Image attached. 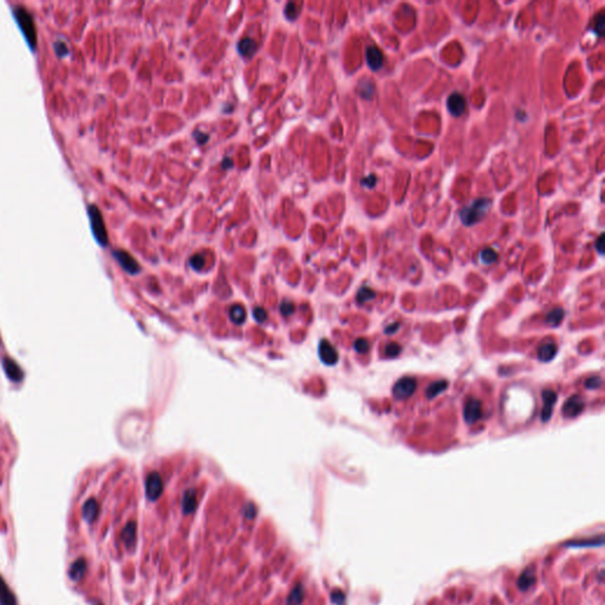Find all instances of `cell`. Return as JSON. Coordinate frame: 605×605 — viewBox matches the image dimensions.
Returning <instances> with one entry per match:
<instances>
[{
	"mask_svg": "<svg viewBox=\"0 0 605 605\" xmlns=\"http://www.w3.org/2000/svg\"><path fill=\"white\" fill-rule=\"evenodd\" d=\"M98 513H100V506L95 499H89L85 501L82 508V516L83 519L88 523H92L97 519Z\"/></svg>",
	"mask_w": 605,
	"mask_h": 605,
	"instance_id": "cell-14",
	"label": "cell"
},
{
	"mask_svg": "<svg viewBox=\"0 0 605 605\" xmlns=\"http://www.w3.org/2000/svg\"><path fill=\"white\" fill-rule=\"evenodd\" d=\"M375 297H376L375 291L369 289V287H362V289L358 291V293H357V302H358L359 304H364V302L374 299Z\"/></svg>",
	"mask_w": 605,
	"mask_h": 605,
	"instance_id": "cell-26",
	"label": "cell"
},
{
	"mask_svg": "<svg viewBox=\"0 0 605 605\" xmlns=\"http://www.w3.org/2000/svg\"><path fill=\"white\" fill-rule=\"evenodd\" d=\"M358 90L360 95H362V97L371 98L372 94H374V85H372V83L369 82V81H362V82L359 83Z\"/></svg>",
	"mask_w": 605,
	"mask_h": 605,
	"instance_id": "cell-28",
	"label": "cell"
},
{
	"mask_svg": "<svg viewBox=\"0 0 605 605\" xmlns=\"http://www.w3.org/2000/svg\"><path fill=\"white\" fill-rule=\"evenodd\" d=\"M197 505L196 492L193 488H189L185 492L182 499V511L185 514H191L195 511Z\"/></svg>",
	"mask_w": 605,
	"mask_h": 605,
	"instance_id": "cell-18",
	"label": "cell"
},
{
	"mask_svg": "<svg viewBox=\"0 0 605 605\" xmlns=\"http://www.w3.org/2000/svg\"><path fill=\"white\" fill-rule=\"evenodd\" d=\"M398 327H400V325H398L397 323H394V324L389 325V327H386V328H385V332L386 334H392V333H395V332H396V331L398 330Z\"/></svg>",
	"mask_w": 605,
	"mask_h": 605,
	"instance_id": "cell-44",
	"label": "cell"
},
{
	"mask_svg": "<svg viewBox=\"0 0 605 605\" xmlns=\"http://www.w3.org/2000/svg\"><path fill=\"white\" fill-rule=\"evenodd\" d=\"M603 247H604V234H601V237L598 238L597 243H596V248H597V251L599 252V254H603Z\"/></svg>",
	"mask_w": 605,
	"mask_h": 605,
	"instance_id": "cell-43",
	"label": "cell"
},
{
	"mask_svg": "<svg viewBox=\"0 0 605 605\" xmlns=\"http://www.w3.org/2000/svg\"><path fill=\"white\" fill-rule=\"evenodd\" d=\"M232 165H233V162H232L231 159H225L222 161V168H225V169H227V168H229V167H232Z\"/></svg>",
	"mask_w": 605,
	"mask_h": 605,
	"instance_id": "cell-45",
	"label": "cell"
},
{
	"mask_svg": "<svg viewBox=\"0 0 605 605\" xmlns=\"http://www.w3.org/2000/svg\"><path fill=\"white\" fill-rule=\"evenodd\" d=\"M162 492H164V481H162L161 475L156 472H151L148 474L147 479H145V495L150 501H155L161 496Z\"/></svg>",
	"mask_w": 605,
	"mask_h": 605,
	"instance_id": "cell-4",
	"label": "cell"
},
{
	"mask_svg": "<svg viewBox=\"0 0 605 605\" xmlns=\"http://www.w3.org/2000/svg\"><path fill=\"white\" fill-rule=\"evenodd\" d=\"M189 264H191V266L193 267L194 270H196V271H200V270H201L202 267L205 266V258H203V255H201V254H195V255H193V257L191 258V260H189Z\"/></svg>",
	"mask_w": 605,
	"mask_h": 605,
	"instance_id": "cell-32",
	"label": "cell"
},
{
	"mask_svg": "<svg viewBox=\"0 0 605 605\" xmlns=\"http://www.w3.org/2000/svg\"><path fill=\"white\" fill-rule=\"evenodd\" d=\"M193 136H194V138H195V141L199 144L207 143V141H208V138H209V136L207 135V134L201 133V132H195V133L193 134Z\"/></svg>",
	"mask_w": 605,
	"mask_h": 605,
	"instance_id": "cell-41",
	"label": "cell"
},
{
	"mask_svg": "<svg viewBox=\"0 0 605 605\" xmlns=\"http://www.w3.org/2000/svg\"><path fill=\"white\" fill-rule=\"evenodd\" d=\"M122 542L128 550H133L136 545V522H129L124 526L123 531L121 533Z\"/></svg>",
	"mask_w": 605,
	"mask_h": 605,
	"instance_id": "cell-13",
	"label": "cell"
},
{
	"mask_svg": "<svg viewBox=\"0 0 605 605\" xmlns=\"http://www.w3.org/2000/svg\"><path fill=\"white\" fill-rule=\"evenodd\" d=\"M4 368H5V371H6L7 376L10 377L12 381H14V382H18V381H20L23 378L22 369L19 368V365L17 364L14 360L10 359V358H5Z\"/></svg>",
	"mask_w": 605,
	"mask_h": 605,
	"instance_id": "cell-22",
	"label": "cell"
},
{
	"mask_svg": "<svg viewBox=\"0 0 605 605\" xmlns=\"http://www.w3.org/2000/svg\"><path fill=\"white\" fill-rule=\"evenodd\" d=\"M112 254L113 258L117 260V263L121 265L122 269L129 273V275H138L139 270H141L139 264L130 253L123 251V249H116V251H113Z\"/></svg>",
	"mask_w": 605,
	"mask_h": 605,
	"instance_id": "cell-6",
	"label": "cell"
},
{
	"mask_svg": "<svg viewBox=\"0 0 605 605\" xmlns=\"http://www.w3.org/2000/svg\"><path fill=\"white\" fill-rule=\"evenodd\" d=\"M482 416V402L478 398H469L464 410V418L468 424L475 423Z\"/></svg>",
	"mask_w": 605,
	"mask_h": 605,
	"instance_id": "cell-8",
	"label": "cell"
},
{
	"mask_svg": "<svg viewBox=\"0 0 605 605\" xmlns=\"http://www.w3.org/2000/svg\"><path fill=\"white\" fill-rule=\"evenodd\" d=\"M304 587L302 585H296L295 589L292 590V591L290 592L289 597H287L286 601V605H301L302 603V599H304Z\"/></svg>",
	"mask_w": 605,
	"mask_h": 605,
	"instance_id": "cell-24",
	"label": "cell"
},
{
	"mask_svg": "<svg viewBox=\"0 0 605 605\" xmlns=\"http://www.w3.org/2000/svg\"><path fill=\"white\" fill-rule=\"evenodd\" d=\"M496 258H498V254L492 248H485L484 251L480 253V259H481L482 263L486 265L493 264L494 261L496 260Z\"/></svg>",
	"mask_w": 605,
	"mask_h": 605,
	"instance_id": "cell-27",
	"label": "cell"
},
{
	"mask_svg": "<svg viewBox=\"0 0 605 605\" xmlns=\"http://www.w3.org/2000/svg\"><path fill=\"white\" fill-rule=\"evenodd\" d=\"M536 583V574H534V569L528 567L522 572V576L518 579V587L522 591H526Z\"/></svg>",
	"mask_w": 605,
	"mask_h": 605,
	"instance_id": "cell-20",
	"label": "cell"
},
{
	"mask_svg": "<svg viewBox=\"0 0 605 605\" xmlns=\"http://www.w3.org/2000/svg\"><path fill=\"white\" fill-rule=\"evenodd\" d=\"M604 12L602 11V12L598 13V16L596 17L595 20V31L596 33L598 34L599 37L603 34V30H604Z\"/></svg>",
	"mask_w": 605,
	"mask_h": 605,
	"instance_id": "cell-33",
	"label": "cell"
},
{
	"mask_svg": "<svg viewBox=\"0 0 605 605\" xmlns=\"http://www.w3.org/2000/svg\"><path fill=\"white\" fill-rule=\"evenodd\" d=\"M375 185H376V177H375V175H369L362 180V186H364L366 188H372Z\"/></svg>",
	"mask_w": 605,
	"mask_h": 605,
	"instance_id": "cell-42",
	"label": "cell"
},
{
	"mask_svg": "<svg viewBox=\"0 0 605 605\" xmlns=\"http://www.w3.org/2000/svg\"><path fill=\"white\" fill-rule=\"evenodd\" d=\"M319 357L322 362L327 365H334L338 362L339 356L334 347L328 339H323L319 343Z\"/></svg>",
	"mask_w": 605,
	"mask_h": 605,
	"instance_id": "cell-9",
	"label": "cell"
},
{
	"mask_svg": "<svg viewBox=\"0 0 605 605\" xmlns=\"http://www.w3.org/2000/svg\"><path fill=\"white\" fill-rule=\"evenodd\" d=\"M253 317H254V319L258 323H264L267 319V312L263 307L257 306L253 310Z\"/></svg>",
	"mask_w": 605,
	"mask_h": 605,
	"instance_id": "cell-35",
	"label": "cell"
},
{
	"mask_svg": "<svg viewBox=\"0 0 605 605\" xmlns=\"http://www.w3.org/2000/svg\"><path fill=\"white\" fill-rule=\"evenodd\" d=\"M85 571H86L85 559H84L83 557L78 558V559H76L74 563L71 564V566H70V570H69L70 579L74 581L81 580L84 577V575H85Z\"/></svg>",
	"mask_w": 605,
	"mask_h": 605,
	"instance_id": "cell-16",
	"label": "cell"
},
{
	"mask_svg": "<svg viewBox=\"0 0 605 605\" xmlns=\"http://www.w3.org/2000/svg\"><path fill=\"white\" fill-rule=\"evenodd\" d=\"M284 14H285V17H286V19H289V20L296 19L297 14H298V11H297V6L295 2H287V4L285 5Z\"/></svg>",
	"mask_w": 605,
	"mask_h": 605,
	"instance_id": "cell-30",
	"label": "cell"
},
{
	"mask_svg": "<svg viewBox=\"0 0 605 605\" xmlns=\"http://www.w3.org/2000/svg\"><path fill=\"white\" fill-rule=\"evenodd\" d=\"M491 205L492 201L488 199H478L475 200V201H473L469 206H467V207H465L461 211L460 218L462 222L466 226L476 223L490 211Z\"/></svg>",
	"mask_w": 605,
	"mask_h": 605,
	"instance_id": "cell-2",
	"label": "cell"
},
{
	"mask_svg": "<svg viewBox=\"0 0 605 605\" xmlns=\"http://www.w3.org/2000/svg\"><path fill=\"white\" fill-rule=\"evenodd\" d=\"M0 605H18L13 591L1 576H0Z\"/></svg>",
	"mask_w": 605,
	"mask_h": 605,
	"instance_id": "cell-15",
	"label": "cell"
},
{
	"mask_svg": "<svg viewBox=\"0 0 605 605\" xmlns=\"http://www.w3.org/2000/svg\"><path fill=\"white\" fill-rule=\"evenodd\" d=\"M447 108L449 112L455 117H459L466 110V100L460 92H453L452 95L448 97Z\"/></svg>",
	"mask_w": 605,
	"mask_h": 605,
	"instance_id": "cell-10",
	"label": "cell"
},
{
	"mask_svg": "<svg viewBox=\"0 0 605 605\" xmlns=\"http://www.w3.org/2000/svg\"><path fill=\"white\" fill-rule=\"evenodd\" d=\"M238 51L243 57H252L257 51V43L252 38L246 37L243 38L239 43H238Z\"/></svg>",
	"mask_w": 605,
	"mask_h": 605,
	"instance_id": "cell-19",
	"label": "cell"
},
{
	"mask_svg": "<svg viewBox=\"0 0 605 605\" xmlns=\"http://www.w3.org/2000/svg\"><path fill=\"white\" fill-rule=\"evenodd\" d=\"M401 351H402V347H401L398 343H395V342L389 343L385 348V355H386V357H389V358H395V357H397L398 355L401 354Z\"/></svg>",
	"mask_w": 605,
	"mask_h": 605,
	"instance_id": "cell-29",
	"label": "cell"
},
{
	"mask_svg": "<svg viewBox=\"0 0 605 605\" xmlns=\"http://www.w3.org/2000/svg\"><path fill=\"white\" fill-rule=\"evenodd\" d=\"M13 14L28 46H30L32 51H34L37 46V31L36 28H34L33 18H32L31 13L23 6H17L14 7Z\"/></svg>",
	"mask_w": 605,
	"mask_h": 605,
	"instance_id": "cell-1",
	"label": "cell"
},
{
	"mask_svg": "<svg viewBox=\"0 0 605 605\" xmlns=\"http://www.w3.org/2000/svg\"><path fill=\"white\" fill-rule=\"evenodd\" d=\"M447 388H448L447 381L442 380V381H438V382H433L432 385H429L428 388H427L426 395L429 400H432V398H435L436 396H439V395L446 390Z\"/></svg>",
	"mask_w": 605,
	"mask_h": 605,
	"instance_id": "cell-23",
	"label": "cell"
},
{
	"mask_svg": "<svg viewBox=\"0 0 605 605\" xmlns=\"http://www.w3.org/2000/svg\"><path fill=\"white\" fill-rule=\"evenodd\" d=\"M604 539L603 536H601L599 538H596V540H592V542H572L569 543V545H574V546H585V545H603Z\"/></svg>",
	"mask_w": 605,
	"mask_h": 605,
	"instance_id": "cell-38",
	"label": "cell"
},
{
	"mask_svg": "<svg viewBox=\"0 0 605 605\" xmlns=\"http://www.w3.org/2000/svg\"><path fill=\"white\" fill-rule=\"evenodd\" d=\"M416 380L412 377H402L395 383L392 394L397 400H406L412 396L416 390Z\"/></svg>",
	"mask_w": 605,
	"mask_h": 605,
	"instance_id": "cell-5",
	"label": "cell"
},
{
	"mask_svg": "<svg viewBox=\"0 0 605 605\" xmlns=\"http://www.w3.org/2000/svg\"><path fill=\"white\" fill-rule=\"evenodd\" d=\"M584 408H585V401L579 395H574L565 401L561 408V412L565 418H574L580 415Z\"/></svg>",
	"mask_w": 605,
	"mask_h": 605,
	"instance_id": "cell-7",
	"label": "cell"
},
{
	"mask_svg": "<svg viewBox=\"0 0 605 605\" xmlns=\"http://www.w3.org/2000/svg\"><path fill=\"white\" fill-rule=\"evenodd\" d=\"M88 214H89V219H90V225H91L92 233H94L96 241H97L101 246H107L108 245V233H107L106 223H104V219H103V217H102L100 209L96 207L95 205L89 206Z\"/></svg>",
	"mask_w": 605,
	"mask_h": 605,
	"instance_id": "cell-3",
	"label": "cell"
},
{
	"mask_svg": "<svg viewBox=\"0 0 605 605\" xmlns=\"http://www.w3.org/2000/svg\"><path fill=\"white\" fill-rule=\"evenodd\" d=\"M247 312L246 309L240 304H234L229 307V319L234 323L235 325L244 324L246 321Z\"/></svg>",
	"mask_w": 605,
	"mask_h": 605,
	"instance_id": "cell-21",
	"label": "cell"
},
{
	"mask_svg": "<svg viewBox=\"0 0 605 605\" xmlns=\"http://www.w3.org/2000/svg\"><path fill=\"white\" fill-rule=\"evenodd\" d=\"M98 605H103V604H98Z\"/></svg>",
	"mask_w": 605,
	"mask_h": 605,
	"instance_id": "cell-46",
	"label": "cell"
},
{
	"mask_svg": "<svg viewBox=\"0 0 605 605\" xmlns=\"http://www.w3.org/2000/svg\"><path fill=\"white\" fill-rule=\"evenodd\" d=\"M244 514H245L246 518H248V519H253L255 516H257V508H255V506L253 504H247L245 507H244Z\"/></svg>",
	"mask_w": 605,
	"mask_h": 605,
	"instance_id": "cell-40",
	"label": "cell"
},
{
	"mask_svg": "<svg viewBox=\"0 0 605 605\" xmlns=\"http://www.w3.org/2000/svg\"><path fill=\"white\" fill-rule=\"evenodd\" d=\"M55 48H56V54L59 57L65 56V55L68 54V46H66V43L63 42V40H57V42L55 43Z\"/></svg>",
	"mask_w": 605,
	"mask_h": 605,
	"instance_id": "cell-37",
	"label": "cell"
},
{
	"mask_svg": "<svg viewBox=\"0 0 605 605\" xmlns=\"http://www.w3.org/2000/svg\"><path fill=\"white\" fill-rule=\"evenodd\" d=\"M563 318L564 310L560 309V307H555V309L551 310L548 315H546V323H548L551 328H555L560 324Z\"/></svg>",
	"mask_w": 605,
	"mask_h": 605,
	"instance_id": "cell-25",
	"label": "cell"
},
{
	"mask_svg": "<svg viewBox=\"0 0 605 605\" xmlns=\"http://www.w3.org/2000/svg\"><path fill=\"white\" fill-rule=\"evenodd\" d=\"M366 62L371 70L376 71L383 65V54L376 46H369L366 49Z\"/></svg>",
	"mask_w": 605,
	"mask_h": 605,
	"instance_id": "cell-12",
	"label": "cell"
},
{
	"mask_svg": "<svg viewBox=\"0 0 605 605\" xmlns=\"http://www.w3.org/2000/svg\"><path fill=\"white\" fill-rule=\"evenodd\" d=\"M557 394L553 390H550V389H546V390L543 391V401H544V407H543V412H542V420L543 422H548V421L551 418L552 412H553V408L555 406V402H557Z\"/></svg>",
	"mask_w": 605,
	"mask_h": 605,
	"instance_id": "cell-11",
	"label": "cell"
},
{
	"mask_svg": "<svg viewBox=\"0 0 605 605\" xmlns=\"http://www.w3.org/2000/svg\"><path fill=\"white\" fill-rule=\"evenodd\" d=\"M345 601V595L344 592L340 591V590H334L331 593V602H332L333 604L336 605H343Z\"/></svg>",
	"mask_w": 605,
	"mask_h": 605,
	"instance_id": "cell-34",
	"label": "cell"
},
{
	"mask_svg": "<svg viewBox=\"0 0 605 605\" xmlns=\"http://www.w3.org/2000/svg\"><path fill=\"white\" fill-rule=\"evenodd\" d=\"M602 385V378L599 376H592L585 381V386L587 389H596Z\"/></svg>",
	"mask_w": 605,
	"mask_h": 605,
	"instance_id": "cell-36",
	"label": "cell"
},
{
	"mask_svg": "<svg viewBox=\"0 0 605 605\" xmlns=\"http://www.w3.org/2000/svg\"><path fill=\"white\" fill-rule=\"evenodd\" d=\"M280 311L284 316H290L295 312V305L291 302H283L280 305Z\"/></svg>",
	"mask_w": 605,
	"mask_h": 605,
	"instance_id": "cell-39",
	"label": "cell"
},
{
	"mask_svg": "<svg viewBox=\"0 0 605 605\" xmlns=\"http://www.w3.org/2000/svg\"><path fill=\"white\" fill-rule=\"evenodd\" d=\"M354 348L358 354H366L370 347H369V342L365 338H358L355 340Z\"/></svg>",
	"mask_w": 605,
	"mask_h": 605,
	"instance_id": "cell-31",
	"label": "cell"
},
{
	"mask_svg": "<svg viewBox=\"0 0 605 605\" xmlns=\"http://www.w3.org/2000/svg\"><path fill=\"white\" fill-rule=\"evenodd\" d=\"M558 347L554 342H546L540 345L539 350H538V358L542 362H550L557 355Z\"/></svg>",
	"mask_w": 605,
	"mask_h": 605,
	"instance_id": "cell-17",
	"label": "cell"
}]
</instances>
